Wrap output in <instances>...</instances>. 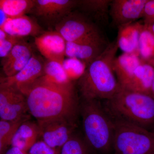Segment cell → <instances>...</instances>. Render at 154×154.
<instances>
[{
	"label": "cell",
	"mask_w": 154,
	"mask_h": 154,
	"mask_svg": "<svg viewBox=\"0 0 154 154\" xmlns=\"http://www.w3.org/2000/svg\"><path fill=\"white\" fill-rule=\"evenodd\" d=\"M25 96L28 113L37 121L65 118L76 122L80 101L73 81L59 84L42 77L31 86Z\"/></svg>",
	"instance_id": "1"
},
{
	"label": "cell",
	"mask_w": 154,
	"mask_h": 154,
	"mask_svg": "<svg viewBox=\"0 0 154 154\" xmlns=\"http://www.w3.org/2000/svg\"><path fill=\"white\" fill-rule=\"evenodd\" d=\"M118 48L116 40L110 42L102 54L86 67L77 83L81 99L106 101L120 90L113 69Z\"/></svg>",
	"instance_id": "2"
},
{
	"label": "cell",
	"mask_w": 154,
	"mask_h": 154,
	"mask_svg": "<svg viewBox=\"0 0 154 154\" xmlns=\"http://www.w3.org/2000/svg\"><path fill=\"white\" fill-rule=\"evenodd\" d=\"M101 102L80 101L85 140L95 154H113L114 120Z\"/></svg>",
	"instance_id": "3"
},
{
	"label": "cell",
	"mask_w": 154,
	"mask_h": 154,
	"mask_svg": "<svg viewBox=\"0 0 154 154\" xmlns=\"http://www.w3.org/2000/svg\"><path fill=\"white\" fill-rule=\"evenodd\" d=\"M104 105L114 120H121L151 131L154 126V99L149 94L120 88Z\"/></svg>",
	"instance_id": "4"
},
{
	"label": "cell",
	"mask_w": 154,
	"mask_h": 154,
	"mask_svg": "<svg viewBox=\"0 0 154 154\" xmlns=\"http://www.w3.org/2000/svg\"><path fill=\"white\" fill-rule=\"evenodd\" d=\"M113 154H154V134L140 126L114 120Z\"/></svg>",
	"instance_id": "5"
},
{
	"label": "cell",
	"mask_w": 154,
	"mask_h": 154,
	"mask_svg": "<svg viewBox=\"0 0 154 154\" xmlns=\"http://www.w3.org/2000/svg\"><path fill=\"white\" fill-rule=\"evenodd\" d=\"M66 42L91 39L104 35L100 27L79 11H73L56 25Z\"/></svg>",
	"instance_id": "6"
},
{
	"label": "cell",
	"mask_w": 154,
	"mask_h": 154,
	"mask_svg": "<svg viewBox=\"0 0 154 154\" xmlns=\"http://www.w3.org/2000/svg\"><path fill=\"white\" fill-rule=\"evenodd\" d=\"M77 3V0H35V5L29 14L39 24L54 28L76 8Z\"/></svg>",
	"instance_id": "7"
},
{
	"label": "cell",
	"mask_w": 154,
	"mask_h": 154,
	"mask_svg": "<svg viewBox=\"0 0 154 154\" xmlns=\"http://www.w3.org/2000/svg\"><path fill=\"white\" fill-rule=\"evenodd\" d=\"M42 140L53 148L60 150L74 134L76 123L65 118L37 120Z\"/></svg>",
	"instance_id": "8"
},
{
	"label": "cell",
	"mask_w": 154,
	"mask_h": 154,
	"mask_svg": "<svg viewBox=\"0 0 154 154\" xmlns=\"http://www.w3.org/2000/svg\"><path fill=\"white\" fill-rule=\"evenodd\" d=\"M45 60L33 54L28 64L13 76L1 78L0 85L10 87L24 95L29 88L44 74Z\"/></svg>",
	"instance_id": "9"
},
{
	"label": "cell",
	"mask_w": 154,
	"mask_h": 154,
	"mask_svg": "<svg viewBox=\"0 0 154 154\" xmlns=\"http://www.w3.org/2000/svg\"><path fill=\"white\" fill-rule=\"evenodd\" d=\"M26 97L19 91L0 85V118L15 121L28 116Z\"/></svg>",
	"instance_id": "10"
},
{
	"label": "cell",
	"mask_w": 154,
	"mask_h": 154,
	"mask_svg": "<svg viewBox=\"0 0 154 154\" xmlns=\"http://www.w3.org/2000/svg\"><path fill=\"white\" fill-rule=\"evenodd\" d=\"M109 43L104 35L82 41L66 42V57L77 59L87 67L102 54Z\"/></svg>",
	"instance_id": "11"
},
{
	"label": "cell",
	"mask_w": 154,
	"mask_h": 154,
	"mask_svg": "<svg viewBox=\"0 0 154 154\" xmlns=\"http://www.w3.org/2000/svg\"><path fill=\"white\" fill-rule=\"evenodd\" d=\"M148 0H113L109 15L113 26L117 28L142 18L144 8Z\"/></svg>",
	"instance_id": "12"
},
{
	"label": "cell",
	"mask_w": 154,
	"mask_h": 154,
	"mask_svg": "<svg viewBox=\"0 0 154 154\" xmlns=\"http://www.w3.org/2000/svg\"><path fill=\"white\" fill-rule=\"evenodd\" d=\"M34 42L46 60L63 63L66 57V41L56 30L45 31L34 38Z\"/></svg>",
	"instance_id": "13"
},
{
	"label": "cell",
	"mask_w": 154,
	"mask_h": 154,
	"mask_svg": "<svg viewBox=\"0 0 154 154\" xmlns=\"http://www.w3.org/2000/svg\"><path fill=\"white\" fill-rule=\"evenodd\" d=\"M33 54L31 45L23 39L20 40L7 56L2 59V69L6 77L18 73L28 64Z\"/></svg>",
	"instance_id": "14"
},
{
	"label": "cell",
	"mask_w": 154,
	"mask_h": 154,
	"mask_svg": "<svg viewBox=\"0 0 154 154\" xmlns=\"http://www.w3.org/2000/svg\"><path fill=\"white\" fill-rule=\"evenodd\" d=\"M0 29L10 36L22 38L29 36L35 38L45 31L36 19L27 15L8 18Z\"/></svg>",
	"instance_id": "15"
},
{
	"label": "cell",
	"mask_w": 154,
	"mask_h": 154,
	"mask_svg": "<svg viewBox=\"0 0 154 154\" xmlns=\"http://www.w3.org/2000/svg\"><path fill=\"white\" fill-rule=\"evenodd\" d=\"M111 0H81L78 1L76 8L100 26L108 23Z\"/></svg>",
	"instance_id": "16"
},
{
	"label": "cell",
	"mask_w": 154,
	"mask_h": 154,
	"mask_svg": "<svg viewBox=\"0 0 154 154\" xmlns=\"http://www.w3.org/2000/svg\"><path fill=\"white\" fill-rule=\"evenodd\" d=\"M143 61L135 54L125 53L116 57L113 62V69L121 88L128 85L136 69Z\"/></svg>",
	"instance_id": "17"
},
{
	"label": "cell",
	"mask_w": 154,
	"mask_h": 154,
	"mask_svg": "<svg viewBox=\"0 0 154 154\" xmlns=\"http://www.w3.org/2000/svg\"><path fill=\"white\" fill-rule=\"evenodd\" d=\"M143 25L140 22H134L118 28L116 43L123 53L138 55L139 41Z\"/></svg>",
	"instance_id": "18"
},
{
	"label": "cell",
	"mask_w": 154,
	"mask_h": 154,
	"mask_svg": "<svg viewBox=\"0 0 154 154\" xmlns=\"http://www.w3.org/2000/svg\"><path fill=\"white\" fill-rule=\"evenodd\" d=\"M30 119L24 122L19 127L12 140L11 147L17 148L28 152L38 141L40 137L38 123Z\"/></svg>",
	"instance_id": "19"
},
{
	"label": "cell",
	"mask_w": 154,
	"mask_h": 154,
	"mask_svg": "<svg viewBox=\"0 0 154 154\" xmlns=\"http://www.w3.org/2000/svg\"><path fill=\"white\" fill-rule=\"evenodd\" d=\"M154 80V67L143 62L136 69L129 84L123 89L150 95Z\"/></svg>",
	"instance_id": "20"
},
{
	"label": "cell",
	"mask_w": 154,
	"mask_h": 154,
	"mask_svg": "<svg viewBox=\"0 0 154 154\" xmlns=\"http://www.w3.org/2000/svg\"><path fill=\"white\" fill-rule=\"evenodd\" d=\"M30 119V115L15 121L0 120V154H5L11 147L12 140L17 129L24 122Z\"/></svg>",
	"instance_id": "21"
},
{
	"label": "cell",
	"mask_w": 154,
	"mask_h": 154,
	"mask_svg": "<svg viewBox=\"0 0 154 154\" xmlns=\"http://www.w3.org/2000/svg\"><path fill=\"white\" fill-rule=\"evenodd\" d=\"M35 3V0H1L0 10L9 18H17L29 14Z\"/></svg>",
	"instance_id": "22"
},
{
	"label": "cell",
	"mask_w": 154,
	"mask_h": 154,
	"mask_svg": "<svg viewBox=\"0 0 154 154\" xmlns=\"http://www.w3.org/2000/svg\"><path fill=\"white\" fill-rule=\"evenodd\" d=\"M138 54L142 61L153 66L154 63V36L144 25L140 36Z\"/></svg>",
	"instance_id": "23"
},
{
	"label": "cell",
	"mask_w": 154,
	"mask_h": 154,
	"mask_svg": "<svg viewBox=\"0 0 154 154\" xmlns=\"http://www.w3.org/2000/svg\"><path fill=\"white\" fill-rule=\"evenodd\" d=\"M42 78L53 82L63 84L71 81L69 79L63 63L57 61L45 60Z\"/></svg>",
	"instance_id": "24"
},
{
	"label": "cell",
	"mask_w": 154,
	"mask_h": 154,
	"mask_svg": "<svg viewBox=\"0 0 154 154\" xmlns=\"http://www.w3.org/2000/svg\"><path fill=\"white\" fill-rule=\"evenodd\" d=\"M60 154H95L85 139L74 134L60 149Z\"/></svg>",
	"instance_id": "25"
},
{
	"label": "cell",
	"mask_w": 154,
	"mask_h": 154,
	"mask_svg": "<svg viewBox=\"0 0 154 154\" xmlns=\"http://www.w3.org/2000/svg\"><path fill=\"white\" fill-rule=\"evenodd\" d=\"M63 65L69 79L73 81L75 78L79 79L87 67L82 62L75 58L67 57L65 59Z\"/></svg>",
	"instance_id": "26"
},
{
	"label": "cell",
	"mask_w": 154,
	"mask_h": 154,
	"mask_svg": "<svg viewBox=\"0 0 154 154\" xmlns=\"http://www.w3.org/2000/svg\"><path fill=\"white\" fill-rule=\"evenodd\" d=\"M23 38L10 36L0 29V57L5 58L15 45Z\"/></svg>",
	"instance_id": "27"
},
{
	"label": "cell",
	"mask_w": 154,
	"mask_h": 154,
	"mask_svg": "<svg viewBox=\"0 0 154 154\" xmlns=\"http://www.w3.org/2000/svg\"><path fill=\"white\" fill-rule=\"evenodd\" d=\"M60 150L50 146L44 141L38 140L30 148L28 154H60Z\"/></svg>",
	"instance_id": "28"
},
{
	"label": "cell",
	"mask_w": 154,
	"mask_h": 154,
	"mask_svg": "<svg viewBox=\"0 0 154 154\" xmlns=\"http://www.w3.org/2000/svg\"><path fill=\"white\" fill-rule=\"evenodd\" d=\"M154 17V0H148L144 8L143 25H148Z\"/></svg>",
	"instance_id": "29"
},
{
	"label": "cell",
	"mask_w": 154,
	"mask_h": 154,
	"mask_svg": "<svg viewBox=\"0 0 154 154\" xmlns=\"http://www.w3.org/2000/svg\"><path fill=\"white\" fill-rule=\"evenodd\" d=\"M5 154H28V152L23 151L17 148L11 147Z\"/></svg>",
	"instance_id": "30"
},
{
	"label": "cell",
	"mask_w": 154,
	"mask_h": 154,
	"mask_svg": "<svg viewBox=\"0 0 154 154\" xmlns=\"http://www.w3.org/2000/svg\"><path fill=\"white\" fill-rule=\"evenodd\" d=\"M0 28H1L2 27L3 25L5 24L9 18L2 10H0Z\"/></svg>",
	"instance_id": "31"
},
{
	"label": "cell",
	"mask_w": 154,
	"mask_h": 154,
	"mask_svg": "<svg viewBox=\"0 0 154 154\" xmlns=\"http://www.w3.org/2000/svg\"><path fill=\"white\" fill-rule=\"evenodd\" d=\"M145 26H146V25H145ZM146 26L149 30V31L152 33L153 35L154 36V22L152 23L150 25Z\"/></svg>",
	"instance_id": "32"
},
{
	"label": "cell",
	"mask_w": 154,
	"mask_h": 154,
	"mask_svg": "<svg viewBox=\"0 0 154 154\" xmlns=\"http://www.w3.org/2000/svg\"><path fill=\"white\" fill-rule=\"evenodd\" d=\"M150 95L154 99V80L153 82L152 83V85L151 88Z\"/></svg>",
	"instance_id": "33"
},
{
	"label": "cell",
	"mask_w": 154,
	"mask_h": 154,
	"mask_svg": "<svg viewBox=\"0 0 154 154\" xmlns=\"http://www.w3.org/2000/svg\"><path fill=\"white\" fill-rule=\"evenodd\" d=\"M153 22H154V17L152 19V20H151V22H150L149 23V25H150L151 24H152V23H153ZM147 25H146V26H147Z\"/></svg>",
	"instance_id": "34"
},
{
	"label": "cell",
	"mask_w": 154,
	"mask_h": 154,
	"mask_svg": "<svg viewBox=\"0 0 154 154\" xmlns=\"http://www.w3.org/2000/svg\"><path fill=\"white\" fill-rule=\"evenodd\" d=\"M151 131L154 134V126L153 127V128L152 129V130Z\"/></svg>",
	"instance_id": "35"
},
{
	"label": "cell",
	"mask_w": 154,
	"mask_h": 154,
	"mask_svg": "<svg viewBox=\"0 0 154 154\" xmlns=\"http://www.w3.org/2000/svg\"><path fill=\"white\" fill-rule=\"evenodd\" d=\"M153 66L154 67V63L153 65Z\"/></svg>",
	"instance_id": "36"
}]
</instances>
